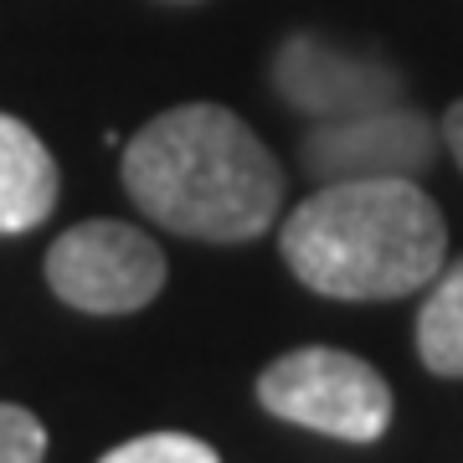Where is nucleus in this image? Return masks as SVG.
<instances>
[{
	"mask_svg": "<svg viewBox=\"0 0 463 463\" xmlns=\"http://www.w3.org/2000/svg\"><path fill=\"white\" fill-rule=\"evenodd\" d=\"M118 170L149 222L201 242L263 237L283 201L273 149L222 103H181L155 114L129 139Z\"/></svg>",
	"mask_w": 463,
	"mask_h": 463,
	"instance_id": "obj_1",
	"label": "nucleus"
},
{
	"mask_svg": "<svg viewBox=\"0 0 463 463\" xmlns=\"http://www.w3.org/2000/svg\"><path fill=\"white\" fill-rule=\"evenodd\" d=\"M283 263L325 298H402L443 273L448 227L417 181L365 175L325 181L279 232Z\"/></svg>",
	"mask_w": 463,
	"mask_h": 463,
	"instance_id": "obj_2",
	"label": "nucleus"
},
{
	"mask_svg": "<svg viewBox=\"0 0 463 463\" xmlns=\"http://www.w3.org/2000/svg\"><path fill=\"white\" fill-rule=\"evenodd\" d=\"M258 402L283 422L330 432L345 443H376L392 428V386L381 381V371L330 345L279 355L258 376Z\"/></svg>",
	"mask_w": 463,
	"mask_h": 463,
	"instance_id": "obj_3",
	"label": "nucleus"
},
{
	"mask_svg": "<svg viewBox=\"0 0 463 463\" xmlns=\"http://www.w3.org/2000/svg\"><path fill=\"white\" fill-rule=\"evenodd\" d=\"M52 294L83 315H134L165 288V252L129 222H78L47 248Z\"/></svg>",
	"mask_w": 463,
	"mask_h": 463,
	"instance_id": "obj_4",
	"label": "nucleus"
},
{
	"mask_svg": "<svg viewBox=\"0 0 463 463\" xmlns=\"http://www.w3.org/2000/svg\"><path fill=\"white\" fill-rule=\"evenodd\" d=\"M438 155V129L428 114L386 103L371 114L325 118L304 139V165L319 181H365V175H402L412 181Z\"/></svg>",
	"mask_w": 463,
	"mask_h": 463,
	"instance_id": "obj_5",
	"label": "nucleus"
},
{
	"mask_svg": "<svg viewBox=\"0 0 463 463\" xmlns=\"http://www.w3.org/2000/svg\"><path fill=\"white\" fill-rule=\"evenodd\" d=\"M273 88L288 109L309 118H350L402 99V78L376 57L340 52L319 36H294L273 57Z\"/></svg>",
	"mask_w": 463,
	"mask_h": 463,
	"instance_id": "obj_6",
	"label": "nucleus"
},
{
	"mask_svg": "<svg viewBox=\"0 0 463 463\" xmlns=\"http://www.w3.org/2000/svg\"><path fill=\"white\" fill-rule=\"evenodd\" d=\"M57 160L32 124L0 114V232H32L57 206Z\"/></svg>",
	"mask_w": 463,
	"mask_h": 463,
	"instance_id": "obj_7",
	"label": "nucleus"
},
{
	"mask_svg": "<svg viewBox=\"0 0 463 463\" xmlns=\"http://www.w3.org/2000/svg\"><path fill=\"white\" fill-rule=\"evenodd\" d=\"M417 355L432 376H463V258L438 273L417 315Z\"/></svg>",
	"mask_w": 463,
	"mask_h": 463,
	"instance_id": "obj_8",
	"label": "nucleus"
},
{
	"mask_svg": "<svg viewBox=\"0 0 463 463\" xmlns=\"http://www.w3.org/2000/svg\"><path fill=\"white\" fill-rule=\"evenodd\" d=\"M99 463H222L212 443H201L191 432H145L118 443L114 453H103Z\"/></svg>",
	"mask_w": 463,
	"mask_h": 463,
	"instance_id": "obj_9",
	"label": "nucleus"
},
{
	"mask_svg": "<svg viewBox=\"0 0 463 463\" xmlns=\"http://www.w3.org/2000/svg\"><path fill=\"white\" fill-rule=\"evenodd\" d=\"M47 458V428L36 412L0 402V463H42Z\"/></svg>",
	"mask_w": 463,
	"mask_h": 463,
	"instance_id": "obj_10",
	"label": "nucleus"
},
{
	"mask_svg": "<svg viewBox=\"0 0 463 463\" xmlns=\"http://www.w3.org/2000/svg\"><path fill=\"white\" fill-rule=\"evenodd\" d=\"M443 139H448V149H453V160L463 165V99L443 114Z\"/></svg>",
	"mask_w": 463,
	"mask_h": 463,
	"instance_id": "obj_11",
	"label": "nucleus"
}]
</instances>
